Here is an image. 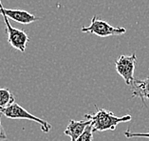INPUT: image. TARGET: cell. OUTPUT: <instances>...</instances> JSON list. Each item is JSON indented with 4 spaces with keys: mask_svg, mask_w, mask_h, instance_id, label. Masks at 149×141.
<instances>
[{
    "mask_svg": "<svg viewBox=\"0 0 149 141\" xmlns=\"http://www.w3.org/2000/svg\"><path fill=\"white\" fill-rule=\"evenodd\" d=\"M7 138H8V136H7V133L1 124V118H0V141H5L7 140Z\"/></svg>",
    "mask_w": 149,
    "mask_h": 141,
    "instance_id": "7c38bea8",
    "label": "cell"
},
{
    "mask_svg": "<svg viewBox=\"0 0 149 141\" xmlns=\"http://www.w3.org/2000/svg\"><path fill=\"white\" fill-rule=\"evenodd\" d=\"M14 103V97L8 89H0V111Z\"/></svg>",
    "mask_w": 149,
    "mask_h": 141,
    "instance_id": "9c48e42d",
    "label": "cell"
},
{
    "mask_svg": "<svg viewBox=\"0 0 149 141\" xmlns=\"http://www.w3.org/2000/svg\"><path fill=\"white\" fill-rule=\"evenodd\" d=\"M90 120L85 119V120H70L68 124L64 133L70 137V141H77L79 136L85 131V129L90 124Z\"/></svg>",
    "mask_w": 149,
    "mask_h": 141,
    "instance_id": "52a82bcc",
    "label": "cell"
},
{
    "mask_svg": "<svg viewBox=\"0 0 149 141\" xmlns=\"http://www.w3.org/2000/svg\"><path fill=\"white\" fill-rule=\"evenodd\" d=\"M0 114H4L6 117L12 119H27V120L34 121L36 123H38L40 127H41L42 132H44L46 133H49V131L52 128V126L48 121L30 114L27 110H25L23 107H21L20 105H18L15 102L10 105L9 107L5 108V109L1 110L0 111Z\"/></svg>",
    "mask_w": 149,
    "mask_h": 141,
    "instance_id": "7a4b0ae2",
    "label": "cell"
},
{
    "mask_svg": "<svg viewBox=\"0 0 149 141\" xmlns=\"http://www.w3.org/2000/svg\"><path fill=\"white\" fill-rule=\"evenodd\" d=\"M6 24V34L8 36V42L13 48L24 53L26 51L27 43L30 40L29 35L23 30L13 28L9 21V17L3 16Z\"/></svg>",
    "mask_w": 149,
    "mask_h": 141,
    "instance_id": "5b68a950",
    "label": "cell"
},
{
    "mask_svg": "<svg viewBox=\"0 0 149 141\" xmlns=\"http://www.w3.org/2000/svg\"><path fill=\"white\" fill-rule=\"evenodd\" d=\"M85 117L90 120L93 132L114 131L118 124L122 122H128L132 119L130 114L117 116L111 111L96 107V112L93 114H86Z\"/></svg>",
    "mask_w": 149,
    "mask_h": 141,
    "instance_id": "6da1fadb",
    "label": "cell"
},
{
    "mask_svg": "<svg viewBox=\"0 0 149 141\" xmlns=\"http://www.w3.org/2000/svg\"><path fill=\"white\" fill-rule=\"evenodd\" d=\"M132 91V97H139L144 103L145 100H149V76L143 80L134 79L130 85Z\"/></svg>",
    "mask_w": 149,
    "mask_h": 141,
    "instance_id": "ba28073f",
    "label": "cell"
},
{
    "mask_svg": "<svg viewBox=\"0 0 149 141\" xmlns=\"http://www.w3.org/2000/svg\"><path fill=\"white\" fill-rule=\"evenodd\" d=\"M137 62L136 53L130 55H120L115 62V68L117 73L123 78L125 84L130 86L132 84L134 77V71Z\"/></svg>",
    "mask_w": 149,
    "mask_h": 141,
    "instance_id": "277c9868",
    "label": "cell"
},
{
    "mask_svg": "<svg viewBox=\"0 0 149 141\" xmlns=\"http://www.w3.org/2000/svg\"><path fill=\"white\" fill-rule=\"evenodd\" d=\"M83 32L98 35L99 37H108L112 35H121L126 32L125 28L113 27L107 21L98 19L96 15H94L91 19L90 25L88 27H83L81 29Z\"/></svg>",
    "mask_w": 149,
    "mask_h": 141,
    "instance_id": "3957f363",
    "label": "cell"
},
{
    "mask_svg": "<svg viewBox=\"0 0 149 141\" xmlns=\"http://www.w3.org/2000/svg\"><path fill=\"white\" fill-rule=\"evenodd\" d=\"M0 14L3 16L9 17L10 19L15 21L20 24H31L39 19V17H36L33 14L26 12L23 10H13V9H6L2 5L1 0H0Z\"/></svg>",
    "mask_w": 149,
    "mask_h": 141,
    "instance_id": "8992f818",
    "label": "cell"
},
{
    "mask_svg": "<svg viewBox=\"0 0 149 141\" xmlns=\"http://www.w3.org/2000/svg\"><path fill=\"white\" fill-rule=\"evenodd\" d=\"M93 129L91 124H89L88 127L85 129V131L79 136L77 141H92L93 139Z\"/></svg>",
    "mask_w": 149,
    "mask_h": 141,
    "instance_id": "30bf717a",
    "label": "cell"
},
{
    "mask_svg": "<svg viewBox=\"0 0 149 141\" xmlns=\"http://www.w3.org/2000/svg\"><path fill=\"white\" fill-rule=\"evenodd\" d=\"M125 135L127 138H138V137H143V138L149 139V132L148 133H132L129 130L125 132Z\"/></svg>",
    "mask_w": 149,
    "mask_h": 141,
    "instance_id": "8fae6325",
    "label": "cell"
}]
</instances>
